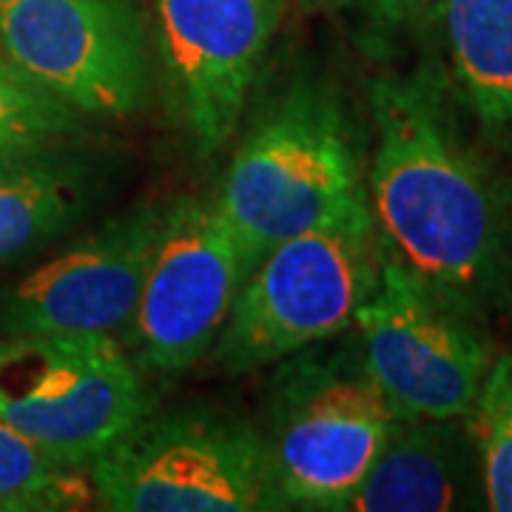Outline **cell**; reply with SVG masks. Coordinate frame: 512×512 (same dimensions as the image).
Wrapping results in <instances>:
<instances>
[{"label":"cell","instance_id":"cell-1","mask_svg":"<svg viewBox=\"0 0 512 512\" xmlns=\"http://www.w3.org/2000/svg\"><path fill=\"white\" fill-rule=\"evenodd\" d=\"M370 217L382 254L458 311L481 316L512 293V208L461 140L433 69L373 83Z\"/></svg>","mask_w":512,"mask_h":512},{"label":"cell","instance_id":"cell-2","mask_svg":"<svg viewBox=\"0 0 512 512\" xmlns=\"http://www.w3.org/2000/svg\"><path fill=\"white\" fill-rule=\"evenodd\" d=\"M382 245L362 202L276 242L254 262L211 356L228 373L285 362L353 328L379 282Z\"/></svg>","mask_w":512,"mask_h":512},{"label":"cell","instance_id":"cell-3","mask_svg":"<svg viewBox=\"0 0 512 512\" xmlns=\"http://www.w3.org/2000/svg\"><path fill=\"white\" fill-rule=\"evenodd\" d=\"M214 202L251 265L276 242L367 202L336 100L319 89L279 100L242 140Z\"/></svg>","mask_w":512,"mask_h":512},{"label":"cell","instance_id":"cell-4","mask_svg":"<svg viewBox=\"0 0 512 512\" xmlns=\"http://www.w3.org/2000/svg\"><path fill=\"white\" fill-rule=\"evenodd\" d=\"M114 512L276 510L265 436L214 410L140 416L86 470Z\"/></svg>","mask_w":512,"mask_h":512},{"label":"cell","instance_id":"cell-5","mask_svg":"<svg viewBox=\"0 0 512 512\" xmlns=\"http://www.w3.org/2000/svg\"><path fill=\"white\" fill-rule=\"evenodd\" d=\"M146 413L140 367L114 336L6 333L0 419L63 467L94 458Z\"/></svg>","mask_w":512,"mask_h":512},{"label":"cell","instance_id":"cell-6","mask_svg":"<svg viewBox=\"0 0 512 512\" xmlns=\"http://www.w3.org/2000/svg\"><path fill=\"white\" fill-rule=\"evenodd\" d=\"M396 421L359 348L291 362L265 436L279 507L342 510Z\"/></svg>","mask_w":512,"mask_h":512},{"label":"cell","instance_id":"cell-7","mask_svg":"<svg viewBox=\"0 0 512 512\" xmlns=\"http://www.w3.org/2000/svg\"><path fill=\"white\" fill-rule=\"evenodd\" d=\"M353 328L370 379L399 419H464L473 410L493 362L487 333L396 259L382 254Z\"/></svg>","mask_w":512,"mask_h":512},{"label":"cell","instance_id":"cell-8","mask_svg":"<svg viewBox=\"0 0 512 512\" xmlns=\"http://www.w3.org/2000/svg\"><path fill=\"white\" fill-rule=\"evenodd\" d=\"M251 259L217 202H168L137 308L126 325L131 362L151 373H183L217 345Z\"/></svg>","mask_w":512,"mask_h":512},{"label":"cell","instance_id":"cell-9","mask_svg":"<svg viewBox=\"0 0 512 512\" xmlns=\"http://www.w3.org/2000/svg\"><path fill=\"white\" fill-rule=\"evenodd\" d=\"M0 49L80 117H128L151 89L134 0H0Z\"/></svg>","mask_w":512,"mask_h":512},{"label":"cell","instance_id":"cell-10","mask_svg":"<svg viewBox=\"0 0 512 512\" xmlns=\"http://www.w3.org/2000/svg\"><path fill=\"white\" fill-rule=\"evenodd\" d=\"M285 0H157V52L200 154L234 134Z\"/></svg>","mask_w":512,"mask_h":512},{"label":"cell","instance_id":"cell-11","mask_svg":"<svg viewBox=\"0 0 512 512\" xmlns=\"http://www.w3.org/2000/svg\"><path fill=\"white\" fill-rule=\"evenodd\" d=\"M165 205H137L106 220L0 293L6 333H100L126 330L160 239Z\"/></svg>","mask_w":512,"mask_h":512},{"label":"cell","instance_id":"cell-12","mask_svg":"<svg viewBox=\"0 0 512 512\" xmlns=\"http://www.w3.org/2000/svg\"><path fill=\"white\" fill-rule=\"evenodd\" d=\"M484 501L464 419H399L342 510L441 512Z\"/></svg>","mask_w":512,"mask_h":512},{"label":"cell","instance_id":"cell-13","mask_svg":"<svg viewBox=\"0 0 512 512\" xmlns=\"http://www.w3.org/2000/svg\"><path fill=\"white\" fill-rule=\"evenodd\" d=\"M94 188L92 163L63 143L0 157V268L80 220Z\"/></svg>","mask_w":512,"mask_h":512},{"label":"cell","instance_id":"cell-14","mask_svg":"<svg viewBox=\"0 0 512 512\" xmlns=\"http://www.w3.org/2000/svg\"><path fill=\"white\" fill-rule=\"evenodd\" d=\"M444 35L464 103L512 131V0H444Z\"/></svg>","mask_w":512,"mask_h":512},{"label":"cell","instance_id":"cell-15","mask_svg":"<svg viewBox=\"0 0 512 512\" xmlns=\"http://www.w3.org/2000/svg\"><path fill=\"white\" fill-rule=\"evenodd\" d=\"M94 501L86 470L63 467L0 419V512L80 510Z\"/></svg>","mask_w":512,"mask_h":512},{"label":"cell","instance_id":"cell-16","mask_svg":"<svg viewBox=\"0 0 512 512\" xmlns=\"http://www.w3.org/2000/svg\"><path fill=\"white\" fill-rule=\"evenodd\" d=\"M464 421L476 447L484 507L512 512V353H495Z\"/></svg>","mask_w":512,"mask_h":512},{"label":"cell","instance_id":"cell-17","mask_svg":"<svg viewBox=\"0 0 512 512\" xmlns=\"http://www.w3.org/2000/svg\"><path fill=\"white\" fill-rule=\"evenodd\" d=\"M83 120L32 83L0 49V157L60 146L83 131Z\"/></svg>","mask_w":512,"mask_h":512},{"label":"cell","instance_id":"cell-18","mask_svg":"<svg viewBox=\"0 0 512 512\" xmlns=\"http://www.w3.org/2000/svg\"><path fill=\"white\" fill-rule=\"evenodd\" d=\"M339 3L365 12L367 18L384 23V26L407 23V20L419 18L424 9L433 6V0H339Z\"/></svg>","mask_w":512,"mask_h":512}]
</instances>
